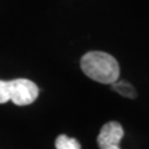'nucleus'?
Wrapping results in <instances>:
<instances>
[{"label": "nucleus", "instance_id": "f257e3e1", "mask_svg": "<svg viewBox=\"0 0 149 149\" xmlns=\"http://www.w3.org/2000/svg\"><path fill=\"white\" fill-rule=\"evenodd\" d=\"M83 73L93 81L112 85L119 77V65L113 56L102 51H91L81 58Z\"/></svg>", "mask_w": 149, "mask_h": 149}, {"label": "nucleus", "instance_id": "39448f33", "mask_svg": "<svg viewBox=\"0 0 149 149\" xmlns=\"http://www.w3.org/2000/svg\"><path fill=\"white\" fill-rule=\"evenodd\" d=\"M56 149H81V144L77 139L70 138L65 134H61L56 138L55 142Z\"/></svg>", "mask_w": 149, "mask_h": 149}, {"label": "nucleus", "instance_id": "f03ea898", "mask_svg": "<svg viewBox=\"0 0 149 149\" xmlns=\"http://www.w3.org/2000/svg\"><path fill=\"white\" fill-rule=\"evenodd\" d=\"M9 82V98L16 106H29L39 96V87L30 80L16 78Z\"/></svg>", "mask_w": 149, "mask_h": 149}, {"label": "nucleus", "instance_id": "7ed1b4c3", "mask_svg": "<svg viewBox=\"0 0 149 149\" xmlns=\"http://www.w3.org/2000/svg\"><path fill=\"white\" fill-rule=\"evenodd\" d=\"M124 136V129L118 122H108L101 128L97 138L100 149H120L119 143Z\"/></svg>", "mask_w": 149, "mask_h": 149}, {"label": "nucleus", "instance_id": "20e7f679", "mask_svg": "<svg viewBox=\"0 0 149 149\" xmlns=\"http://www.w3.org/2000/svg\"><path fill=\"white\" fill-rule=\"evenodd\" d=\"M112 90L118 92L120 96L127 97V98H136L137 92L134 90V87L130 83L125 81H116L112 83Z\"/></svg>", "mask_w": 149, "mask_h": 149}, {"label": "nucleus", "instance_id": "423d86ee", "mask_svg": "<svg viewBox=\"0 0 149 149\" xmlns=\"http://www.w3.org/2000/svg\"><path fill=\"white\" fill-rule=\"evenodd\" d=\"M9 98V82L0 80V104L6 103Z\"/></svg>", "mask_w": 149, "mask_h": 149}]
</instances>
